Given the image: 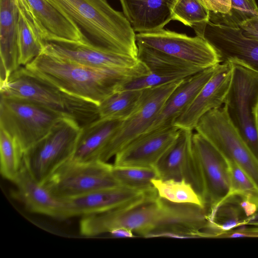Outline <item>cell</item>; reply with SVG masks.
<instances>
[{
	"label": "cell",
	"instance_id": "1",
	"mask_svg": "<svg viewBox=\"0 0 258 258\" xmlns=\"http://www.w3.org/2000/svg\"><path fill=\"white\" fill-rule=\"evenodd\" d=\"M25 67L62 91L98 106L126 83L150 72L140 60L132 67L101 69L61 59L45 52Z\"/></svg>",
	"mask_w": 258,
	"mask_h": 258
},
{
	"label": "cell",
	"instance_id": "2",
	"mask_svg": "<svg viewBox=\"0 0 258 258\" xmlns=\"http://www.w3.org/2000/svg\"><path fill=\"white\" fill-rule=\"evenodd\" d=\"M45 1L75 22L90 37L91 43L138 58L136 32L124 14L107 0Z\"/></svg>",
	"mask_w": 258,
	"mask_h": 258
},
{
	"label": "cell",
	"instance_id": "3",
	"mask_svg": "<svg viewBox=\"0 0 258 258\" xmlns=\"http://www.w3.org/2000/svg\"><path fill=\"white\" fill-rule=\"evenodd\" d=\"M1 97L39 104L73 119L81 127L99 118L97 104L62 91L25 67H19L1 84Z\"/></svg>",
	"mask_w": 258,
	"mask_h": 258
},
{
	"label": "cell",
	"instance_id": "4",
	"mask_svg": "<svg viewBox=\"0 0 258 258\" xmlns=\"http://www.w3.org/2000/svg\"><path fill=\"white\" fill-rule=\"evenodd\" d=\"M81 128L73 119L63 117L24 152L23 162L38 182L43 184L58 166L72 158Z\"/></svg>",
	"mask_w": 258,
	"mask_h": 258
},
{
	"label": "cell",
	"instance_id": "5",
	"mask_svg": "<svg viewBox=\"0 0 258 258\" xmlns=\"http://www.w3.org/2000/svg\"><path fill=\"white\" fill-rule=\"evenodd\" d=\"M63 117L30 101L1 97L0 127L16 139L24 152L45 136Z\"/></svg>",
	"mask_w": 258,
	"mask_h": 258
},
{
	"label": "cell",
	"instance_id": "6",
	"mask_svg": "<svg viewBox=\"0 0 258 258\" xmlns=\"http://www.w3.org/2000/svg\"><path fill=\"white\" fill-rule=\"evenodd\" d=\"M231 63L232 82L224 105L231 121L258 160V74L240 64Z\"/></svg>",
	"mask_w": 258,
	"mask_h": 258
},
{
	"label": "cell",
	"instance_id": "7",
	"mask_svg": "<svg viewBox=\"0 0 258 258\" xmlns=\"http://www.w3.org/2000/svg\"><path fill=\"white\" fill-rule=\"evenodd\" d=\"M195 130L227 160L235 163L258 186V160L231 121L225 105L205 114Z\"/></svg>",
	"mask_w": 258,
	"mask_h": 258
},
{
	"label": "cell",
	"instance_id": "8",
	"mask_svg": "<svg viewBox=\"0 0 258 258\" xmlns=\"http://www.w3.org/2000/svg\"><path fill=\"white\" fill-rule=\"evenodd\" d=\"M42 184L52 195L62 200L120 185L113 175L112 164L71 159L58 166Z\"/></svg>",
	"mask_w": 258,
	"mask_h": 258
},
{
	"label": "cell",
	"instance_id": "9",
	"mask_svg": "<svg viewBox=\"0 0 258 258\" xmlns=\"http://www.w3.org/2000/svg\"><path fill=\"white\" fill-rule=\"evenodd\" d=\"M183 79L143 90L137 106L131 114L122 121L101 154L99 161L107 162L130 142L146 133L170 94Z\"/></svg>",
	"mask_w": 258,
	"mask_h": 258
},
{
	"label": "cell",
	"instance_id": "10",
	"mask_svg": "<svg viewBox=\"0 0 258 258\" xmlns=\"http://www.w3.org/2000/svg\"><path fill=\"white\" fill-rule=\"evenodd\" d=\"M192 153L202 184L209 218L226 199L230 188L229 164L224 156L204 136L196 132Z\"/></svg>",
	"mask_w": 258,
	"mask_h": 258
},
{
	"label": "cell",
	"instance_id": "11",
	"mask_svg": "<svg viewBox=\"0 0 258 258\" xmlns=\"http://www.w3.org/2000/svg\"><path fill=\"white\" fill-rule=\"evenodd\" d=\"M137 44L156 49L203 70L222 62L216 49L206 39L189 36L164 28L153 32L139 33Z\"/></svg>",
	"mask_w": 258,
	"mask_h": 258
},
{
	"label": "cell",
	"instance_id": "12",
	"mask_svg": "<svg viewBox=\"0 0 258 258\" xmlns=\"http://www.w3.org/2000/svg\"><path fill=\"white\" fill-rule=\"evenodd\" d=\"M194 31L216 49L222 62L237 63L258 74V41L244 36L239 28L209 21Z\"/></svg>",
	"mask_w": 258,
	"mask_h": 258
},
{
	"label": "cell",
	"instance_id": "13",
	"mask_svg": "<svg viewBox=\"0 0 258 258\" xmlns=\"http://www.w3.org/2000/svg\"><path fill=\"white\" fill-rule=\"evenodd\" d=\"M30 17L45 42L78 44L89 41L78 26L45 0H15Z\"/></svg>",
	"mask_w": 258,
	"mask_h": 258
},
{
	"label": "cell",
	"instance_id": "14",
	"mask_svg": "<svg viewBox=\"0 0 258 258\" xmlns=\"http://www.w3.org/2000/svg\"><path fill=\"white\" fill-rule=\"evenodd\" d=\"M233 66L229 62L218 65L215 72L204 85L192 102L176 120L178 128L195 130L205 114L224 104L232 79Z\"/></svg>",
	"mask_w": 258,
	"mask_h": 258
},
{
	"label": "cell",
	"instance_id": "15",
	"mask_svg": "<svg viewBox=\"0 0 258 258\" xmlns=\"http://www.w3.org/2000/svg\"><path fill=\"white\" fill-rule=\"evenodd\" d=\"M179 130V128L173 125L139 136L116 154L113 165L155 168L174 142Z\"/></svg>",
	"mask_w": 258,
	"mask_h": 258
},
{
	"label": "cell",
	"instance_id": "16",
	"mask_svg": "<svg viewBox=\"0 0 258 258\" xmlns=\"http://www.w3.org/2000/svg\"><path fill=\"white\" fill-rule=\"evenodd\" d=\"M193 134L192 130L179 128L174 142L155 168L159 178L185 179L203 199V188L192 153Z\"/></svg>",
	"mask_w": 258,
	"mask_h": 258
},
{
	"label": "cell",
	"instance_id": "17",
	"mask_svg": "<svg viewBox=\"0 0 258 258\" xmlns=\"http://www.w3.org/2000/svg\"><path fill=\"white\" fill-rule=\"evenodd\" d=\"M43 52L61 59L101 69L130 68L139 62L138 58L109 51L89 41L78 44L46 42Z\"/></svg>",
	"mask_w": 258,
	"mask_h": 258
},
{
	"label": "cell",
	"instance_id": "18",
	"mask_svg": "<svg viewBox=\"0 0 258 258\" xmlns=\"http://www.w3.org/2000/svg\"><path fill=\"white\" fill-rule=\"evenodd\" d=\"M13 182L16 187L14 197L29 211L60 220L70 218L65 201L54 196L38 182L24 162Z\"/></svg>",
	"mask_w": 258,
	"mask_h": 258
},
{
	"label": "cell",
	"instance_id": "19",
	"mask_svg": "<svg viewBox=\"0 0 258 258\" xmlns=\"http://www.w3.org/2000/svg\"><path fill=\"white\" fill-rule=\"evenodd\" d=\"M153 189L143 191L120 185L100 189L64 200L70 218L82 217L121 207Z\"/></svg>",
	"mask_w": 258,
	"mask_h": 258
},
{
	"label": "cell",
	"instance_id": "20",
	"mask_svg": "<svg viewBox=\"0 0 258 258\" xmlns=\"http://www.w3.org/2000/svg\"><path fill=\"white\" fill-rule=\"evenodd\" d=\"M218 64L184 78L170 94L158 116L146 133L174 125L176 120L213 76Z\"/></svg>",
	"mask_w": 258,
	"mask_h": 258
},
{
	"label": "cell",
	"instance_id": "21",
	"mask_svg": "<svg viewBox=\"0 0 258 258\" xmlns=\"http://www.w3.org/2000/svg\"><path fill=\"white\" fill-rule=\"evenodd\" d=\"M177 0H119L123 14L135 32L146 33L163 29L172 20Z\"/></svg>",
	"mask_w": 258,
	"mask_h": 258
},
{
	"label": "cell",
	"instance_id": "22",
	"mask_svg": "<svg viewBox=\"0 0 258 258\" xmlns=\"http://www.w3.org/2000/svg\"><path fill=\"white\" fill-rule=\"evenodd\" d=\"M18 17L15 0H0L1 84L21 67L17 41Z\"/></svg>",
	"mask_w": 258,
	"mask_h": 258
},
{
	"label": "cell",
	"instance_id": "23",
	"mask_svg": "<svg viewBox=\"0 0 258 258\" xmlns=\"http://www.w3.org/2000/svg\"><path fill=\"white\" fill-rule=\"evenodd\" d=\"M122 121L98 118L82 126L71 159L79 162L99 161L101 154Z\"/></svg>",
	"mask_w": 258,
	"mask_h": 258
},
{
	"label": "cell",
	"instance_id": "24",
	"mask_svg": "<svg viewBox=\"0 0 258 258\" xmlns=\"http://www.w3.org/2000/svg\"><path fill=\"white\" fill-rule=\"evenodd\" d=\"M138 58L150 72L185 78L203 69L156 49L137 44Z\"/></svg>",
	"mask_w": 258,
	"mask_h": 258
},
{
	"label": "cell",
	"instance_id": "25",
	"mask_svg": "<svg viewBox=\"0 0 258 258\" xmlns=\"http://www.w3.org/2000/svg\"><path fill=\"white\" fill-rule=\"evenodd\" d=\"M16 5L18 10L17 41L19 63L21 67H25L43 51L45 42L30 17L21 6Z\"/></svg>",
	"mask_w": 258,
	"mask_h": 258
},
{
	"label": "cell",
	"instance_id": "26",
	"mask_svg": "<svg viewBox=\"0 0 258 258\" xmlns=\"http://www.w3.org/2000/svg\"><path fill=\"white\" fill-rule=\"evenodd\" d=\"M247 218L240 207L236 196L225 200L216 209L209 219L207 230L208 238H218L221 234L244 226Z\"/></svg>",
	"mask_w": 258,
	"mask_h": 258
},
{
	"label": "cell",
	"instance_id": "27",
	"mask_svg": "<svg viewBox=\"0 0 258 258\" xmlns=\"http://www.w3.org/2000/svg\"><path fill=\"white\" fill-rule=\"evenodd\" d=\"M152 185L158 196L176 204H188L206 208L203 198L185 179H154Z\"/></svg>",
	"mask_w": 258,
	"mask_h": 258
},
{
	"label": "cell",
	"instance_id": "28",
	"mask_svg": "<svg viewBox=\"0 0 258 258\" xmlns=\"http://www.w3.org/2000/svg\"><path fill=\"white\" fill-rule=\"evenodd\" d=\"M143 90L118 91L98 105L99 118L124 120L137 106Z\"/></svg>",
	"mask_w": 258,
	"mask_h": 258
},
{
	"label": "cell",
	"instance_id": "29",
	"mask_svg": "<svg viewBox=\"0 0 258 258\" xmlns=\"http://www.w3.org/2000/svg\"><path fill=\"white\" fill-rule=\"evenodd\" d=\"M24 153L16 139L0 127V170L4 178L13 182L22 167Z\"/></svg>",
	"mask_w": 258,
	"mask_h": 258
},
{
	"label": "cell",
	"instance_id": "30",
	"mask_svg": "<svg viewBox=\"0 0 258 258\" xmlns=\"http://www.w3.org/2000/svg\"><path fill=\"white\" fill-rule=\"evenodd\" d=\"M112 173L121 185L143 191L154 188L152 181L159 178L154 167L116 166L112 164Z\"/></svg>",
	"mask_w": 258,
	"mask_h": 258
},
{
	"label": "cell",
	"instance_id": "31",
	"mask_svg": "<svg viewBox=\"0 0 258 258\" xmlns=\"http://www.w3.org/2000/svg\"><path fill=\"white\" fill-rule=\"evenodd\" d=\"M210 19V11L199 0H177L172 11V20L192 28L204 26Z\"/></svg>",
	"mask_w": 258,
	"mask_h": 258
},
{
	"label": "cell",
	"instance_id": "32",
	"mask_svg": "<svg viewBox=\"0 0 258 258\" xmlns=\"http://www.w3.org/2000/svg\"><path fill=\"white\" fill-rule=\"evenodd\" d=\"M227 161L230 170V188L226 199L230 196H237L258 208V186L235 163Z\"/></svg>",
	"mask_w": 258,
	"mask_h": 258
},
{
	"label": "cell",
	"instance_id": "33",
	"mask_svg": "<svg viewBox=\"0 0 258 258\" xmlns=\"http://www.w3.org/2000/svg\"><path fill=\"white\" fill-rule=\"evenodd\" d=\"M229 13L218 16L210 12L209 21L213 23L239 28L244 21L258 16V7L255 0H231Z\"/></svg>",
	"mask_w": 258,
	"mask_h": 258
},
{
	"label": "cell",
	"instance_id": "34",
	"mask_svg": "<svg viewBox=\"0 0 258 258\" xmlns=\"http://www.w3.org/2000/svg\"><path fill=\"white\" fill-rule=\"evenodd\" d=\"M184 78L174 76L159 75L152 72L137 78L124 84L119 91L144 90L164 85Z\"/></svg>",
	"mask_w": 258,
	"mask_h": 258
},
{
	"label": "cell",
	"instance_id": "35",
	"mask_svg": "<svg viewBox=\"0 0 258 258\" xmlns=\"http://www.w3.org/2000/svg\"><path fill=\"white\" fill-rule=\"evenodd\" d=\"M210 12L218 16L229 13L232 8L231 0H199Z\"/></svg>",
	"mask_w": 258,
	"mask_h": 258
},
{
	"label": "cell",
	"instance_id": "36",
	"mask_svg": "<svg viewBox=\"0 0 258 258\" xmlns=\"http://www.w3.org/2000/svg\"><path fill=\"white\" fill-rule=\"evenodd\" d=\"M239 28L244 36L258 41V16L244 21Z\"/></svg>",
	"mask_w": 258,
	"mask_h": 258
},
{
	"label": "cell",
	"instance_id": "37",
	"mask_svg": "<svg viewBox=\"0 0 258 258\" xmlns=\"http://www.w3.org/2000/svg\"><path fill=\"white\" fill-rule=\"evenodd\" d=\"M108 233L113 238H125L135 237L134 232L132 230L124 227L113 229Z\"/></svg>",
	"mask_w": 258,
	"mask_h": 258
},
{
	"label": "cell",
	"instance_id": "38",
	"mask_svg": "<svg viewBox=\"0 0 258 258\" xmlns=\"http://www.w3.org/2000/svg\"><path fill=\"white\" fill-rule=\"evenodd\" d=\"M245 226L258 227V209L254 214L245 219L244 226Z\"/></svg>",
	"mask_w": 258,
	"mask_h": 258
},
{
	"label": "cell",
	"instance_id": "39",
	"mask_svg": "<svg viewBox=\"0 0 258 258\" xmlns=\"http://www.w3.org/2000/svg\"><path fill=\"white\" fill-rule=\"evenodd\" d=\"M256 130H257V134H258V110H257V115H256Z\"/></svg>",
	"mask_w": 258,
	"mask_h": 258
}]
</instances>
